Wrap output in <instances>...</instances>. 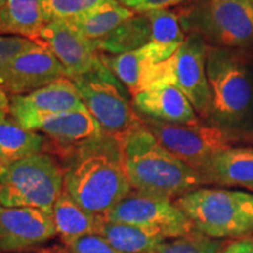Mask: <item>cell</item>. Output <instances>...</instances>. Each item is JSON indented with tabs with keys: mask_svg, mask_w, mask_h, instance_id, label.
<instances>
[{
	"mask_svg": "<svg viewBox=\"0 0 253 253\" xmlns=\"http://www.w3.org/2000/svg\"><path fill=\"white\" fill-rule=\"evenodd\" d=\"M178 18L209 46L253 52L252 0H196Z\"/></svg>",
	"mask_w": 253,
	"mask_h": 253,
	"instance_id": "5",
	"label": "cell"
},
{
	"mask_svg": "<svg viewBox=\"0 0 253 253\" xmlns=\"http://www.w3.org/2000/svg\"><path fill=\"white\" fill-rule=\"evenodd\" d=\"M67 246L71 253H125L114 248L99 235L81 237Z\"/></svg>",
	"mask_w": 253,
	"mask_h": 253,
	"instance_id": "29",
	"label": "cell"
},
{
	"mask_svg": "<svg viewBox=\"0 0 253 253\" xmlns=\"http://www.w3.org/2000/svg\"><path fill=\"white\" fill-rule=\"evenodd\" d=\"M63 190L88 212L106 216L132 190L119 138L102 132L77 145L63 169Z\"/></svg>",
	"mask_w": 253,
	"mask_h": 253,
	"instance_id": "1",
	"label": "cell"
},
{
	"mask_svg": "<svg viewBox=\"0 0 253 253\" xmlns=\"http://www.w3.org/2000/svg\"><path fill=\"white\" fill-rule=\"evenodd\" d=\"M183 1H185V0H182V2H183Z\"/></svg>",
	"mask_w": 253,
	"mask_h": 253,
	"instance_id": "36",
	"label": "cell"
},
{
	"mask_svg": "<svg viewBox=\"0 0 253 253\" xmlns=\"http://www.w3.org/2000/svg\"><path fill=\"white\" fill-rule=\"evenodd\" d=\"M84 108L77 86L65 77L28 94L13 95L9 113L19 125L27 128L43 116Z\"/></svg>",
	"mask_w": 253,
	"mask_h": 253,
	"instance_id": "12",
	"label": "cell"
},
{
	"mask_svg": "<svg viewBox=\"0 0 253 253\" xmlns=\"http://www.w3.org/2000/svg\"><path fill=\"white\" fill-rule=\"evenodd\" d=\"M6 1H7V0H0V7H1V6H2V5H4Z\"/></svg>",
	"mask_w": 253,
	"mask_h": 253,
	"instance_id": "33",
	"label": "cell"
},
{
	"mask_svg": "<svg viewBox=\"0 0 253 253\" xmlns=\"http://www.w3.org/2000/svg\"><path fill=\"white\" fill-rule=\"evenodd\" d=\"M104 219L156 229L167 239L188 235L194 225L170 198L132 189L109 211Z\"/></svg>",
	"mask_w": 253,
	"mask_h": 253,
	"instance_id": "10",
	"label": "cell"
},
{
	"mask_svg": "<svg viewBox=\"0 0 253 253\" xmlns=\"http://www.w3.org/2000/svg\"><path fill=\"white\" fill-rule=\"evenodd\" d=\"M134 106L145 118L156 121L171 125H195L198 122L192 104L173 86L142 91L134 96Z\"/></svg>",
	"mask_w": 253,
	"mask_h": 253,
	"instance_id": "16",
	"label": "cell"
},
{
	"mask_svg": "<svg viewBox=\"0 0 253 253\" xmlns=\"http://www.w3.org/2000/svg\"><path fill=\"white\" fill-rule=\"evenodd\" d=\"M0 167H1V161H0Z\"/></svg>",
	"mask_w": 253,
	"mask_h": 253,
	"instance_id": "34",
	"label": "cell"
},
{
	"mask_svg": "<svg viewBox=\"0 0 253 253\" xmlns=\"http://www.w3.org/2000/svg\"><path fill=\"white\" fill-rule=\"evenodd\" d=\"M150 23L147 15H134L106 37L94 41L97 50L119 55L134 52L149 42Z\"/></svg>",
	"mask_w": 253,
	"mask_h": 253,
	"instance_id": "24",
	"label": "cell"
},
{
	"mask_svg": "<svg viewBox=\"0 0 253 253\" xmlns=\"http://www.w3.org/2000/svg\"><path fill=\"white\" fill-rule=\"evenodd\" d=\"M55 235L50 214L39 209L0 205V252L26 250Z\"/></svg>",
	"mask_w": 253,
	"mask_h": 253,
	"instance_id": "14",
	"label": "cell"
},
{
	"mask_svg": "<svg viewBox=\"0 0 253 253\" xmlns=\"http://www.w3.org/2000/svg\"><path fill=\"white\" fill-rule=\"evenodd\" d=\"M198 173L204 184L239 186L253 191V148L232 147L220 151Z\"/></svg>",
	"mask_w": 253,
	"mask_h": 253,
	"instance_id": "15",
	"label": "cell"
},
{
	"mask_svg": "<svg viewBox=\"0 0 253 253\" xmlns=\"http://www.w3.org/2000/svg\"><path fill=\"white\" fill-rule=\"evenodd\" d=\"M176 204L196 230L211 238L253 232V195L249 192L198 188L177 198Z\"/></svg>",
	"mask_w": 253,
	"mask_h": 253,
	"instance_id": "4",
	"label": "cell"
},
{
	"mask_svg": "<svg viewBox=\"0 0 253 253\" xmlns=\"http://www.w3.org/2000/svg\"><path fill=\"white\" fill-rule=\"evenodd\" d=\"M220 253H253V239H240L231 243Z\"/></svg>",
	"mask_w": 253,
	"mask_h": 253,
	"instance_id": "31",
	"label": "cell"
},
{
	"mask_svg": "<svg viewBox=\"0 0 253 253\" xmlns=\"http://www.w3.org/2000/svg\"><path fill=\"white\" fill-rule=\"evenodd\" d=\"M72 81L103 134L120 140L143 125L132 110L125 86L102 60L93 71Z\"/></svg>",
	"mask_w": 253,
	"mask_h": 253,
	"instance_id": "8",
	"label": "cell"
},
{
	"mask_svg": "<svg viewBox=\"0 0 253 253\" xmlns=\"http://www.w3.org/2000/svg\"><path fill=\"white\" fill-rule=\"evenodd\" d=\"M252 4H253V0H252Z\"/></svg>",
	"mask_w": 253,
	"mask_h": 253,
	"instance_id": "37",
	"label": "cell"
},
{
	"mask_svg": "<svg viewBox=\"0 0 253 253\" xmlns=\"http://www.w3.org/2000/svg\"><path fill=\"white\" fill-rule=\"evenodd\" d=\"M134 17V12L120 4L118 0L91 9L67 23L81 36L91 41L106 37L126 20Z\"/></svg>",
	"mask_w": 253,
	"mask_h": 253,
	"instance_id": "22",
	"label": "cell"
},
{
	"mask_svg": "<svg viewBox=\"0 0 253 253\" xmlns=\"http://www.w3.org/2000/svg\"><path fill=\"white\" fill-rule=\"evenodd\" d=\"M208 47L201 36L189 33L175 54L148 68L142 91L163 86L176 87L196 112L205 118L211 100L207 75Z\"/></svg>",
	"mask_w": 253,
	"mask_h": 253,
	"instance_id": "7",
	"label": "cell"
},
{
	"mask_svg": "<svg viewBox=\"0 0 253 253\" xmlns=\"http://www.w3.org/2000/svg\"><path fill=\"white\" fill-rule=\"evenodd\" d=\"M143 14L150 23V39L143 47L144 52L154 63L166 61L175 54L186 38L178 15L167 8Z\"/></svg>",
	"mask_w": 253,
	"mask_h": 253,
	"instance_id": "18",
	"label": "cell"
},
{
	"mask_svg": "<svg viewBox=\"0 0 253 253\" xmlns=\"http://www.w3.org/2000/svg\"><path fill=\"white\" fill-rule=\"evenodd\" d=\"M210 87L208 123L242 141L253 137V56L244 50L208 47Z\"/></svg>",
	"mask_w": 253,
	"mask_h": 253,
	"instance_id": "2",
	"label": "cell"
},
{
	"mask_svg": "<svg viewBox=\"0 0 253 253\" xmlns=\"http://www.w3.org/2000/svg\"><path fill=\"white\" fill-rule=\"evenodd\" d=\"M224 248L223 242L195 229L185 236L166 239L149 253H220Z\"/></svg>",
	"mask_w": 253,
	"mask_h": 253,
	"instance_id": "26",
	"label": "cell"
},
{
	"mask_svg": "<svg viewBox=\"0 0 253 253\" xmlns=\"http://www.w3.org/2000/svg\"><path fill=\"white\" fill-rule=\"evenodd\" d=\"M120 4L132 12L148 13V12L163 9L169 6L181 4L182 0H118Z\"/></svg>",
	"mask_w": 253,
	"mask_h": 253,
	"instance_id": "30",
	"label": "cell"
},
{
	"mask_svg": "<svg viewBox=\"0 0 253 253\" xmlns=\"http://www.w3.org/2000/svg\"><path fill=\"white\" fill-rule=\"evenodd\" d=\"M142 122L158 143L197 172L214 155L242 141L209 123L171 125L149 118L142 120Z\"/></svg>",
	"mask_w": 253,
	"mask_h": 253,
	"instance_id": "9",
	"label": "cell"
},
{
	"mask_svg": "<svg viewBox=\"0 0 253 253\" xmlns=\"http://www.w3.org/2000/svg\"><path fill=\"white\" fill-rule=\"evenodd\" d=\"M9 108H11V99L6 94V90L0 87V120L7 118Z\"/></svg>",
	"mask_w": 253,
	"mask_h": 253,
	"instance_id": "32",
	"label": "cell"
},
{
	"mask_svg": "<svg viewBox=\"0 0 253 253\" xmlns=\"http://www.w3.org/2000/svg\"><path fill=\"white\" fill-rule=\"evenodd\" d=\"M27 129L45 132L62 145H79L102 134L100 125L87 108L43 116L32 122Z\"/></svg>",
	"mask_w": 253,
	"mask_h": 253,
	"instance_id": "17",
	"label": "cell"
},
{
	"mask_svg": "<svg viewBox=\"0 0 253 253\" xmlns=\"http://www.w3.org/2000/svg\"><path fill=\"white\" fill-rule=\"evenodd\" d=\"M131 188L167 198L181 197L204 182L196 170L163 148L144 125L120 138Z\"/></svg>",
	"mask_w": 253,
	"mask_h": 253,
	"instance_id": "3",
	"label": "cell"
},
{
	"mask_svg": "<svg viewBox=\"0 0 253 253\" xmlns=\"http://www.w3.org/2000/svg\"><path fill=\"white\" fill-rule=\"evenodd\" d=\"M45 140L37 131L23 126L13 119L0 120V161L13 162L41 154Z\"/></svg>",
	"mask_w": 253,
	"mask_h": 253,
	"instance_id": "23",
	"label": "cell"
},
{
	"mask_svg": "<svg viewBox=\"0 0 253 253\" xmlns=\"http://www.w3.org/2000/svg\"><path fill=\"white\" fill-rule=\"evenodd\" d=\"M101 60L123 86L128 88L132 96L142 91L148 68L154 63L144 52L143 47L125 54L101 55Z\"/></svg>",
	"mask_w": 253,
	"mask_h": 253,
	"instance_id": "25",
	"label": "cell"
},
{
	"mask_svg": "<svg viewBox=\"0 0 253 253\" xmlns=\"http://www.w3.org/2000/svg\"><path fill=\"white\" fill-rule=\"evenodd\" d=\"M34 45H37V42L27 38L0 36V74L19 54Z\"/></svg>",
	"mask_w": 253,
	"mask_h": 253,
	"instance_id": "28",
	"label": "cell"
},
{
	"mask_svg": "<svg viewBox=\"0 0 253 253\" xmlns=\"http://www.w3.org/2000/svg\"><path fill=\"white\" fill-rule=\"evenodd\" d=\"M34 42L55 56L71 80L93 71L101 61L94 41L81 36L67 21L54 20L45 24Z\"/></svg>",
	"mask_w": 253,
	"mask_h": 253,
	"instance_id": "11",
	"label": "cell"
},
{
	"mask_svg": "<svg viewBox=\"0 0 253 253\" xmlns=\"http://www.w3.org/2000/svg\"><path fill=\"white\" fill-rule=\"evenodd\" d=\"M56 235L66 245L88 235H97L103 217L88 212L63 190L53 207Z\"/></svg>",
	"mask_w": 253,
	"mask_h": 253,
	"instance_id": "19",
	"label": "cell"
},
{
	"mask_svg": "<svg viewBox=\"0 0 253 253\" xmlns=\"http://www.w3.org/2000/svg\"><path fill=\"white\" fill-rule=\"evenodd\" d=\"M63 191V169L48 154H37L0 167V205L39 209L52 216Z\"/></svg>",
	"mask_w": 253,
	"mask_h": 253,
	"instance_id": "6",
	"label": "cell"
},
{
	"mask_svg": "<svg viewBox=\"0 0 253 253\" xmlns=\"http://www.w3.org/2000/svg\"><path fill=\"white\" fill-rule=\"evenodd\" d=\"M115 0H42L46 21H67ZM46 23V24H47Z\"/></svg>",
	"mask_w": 253,
	"mask_h": 253,
	"instance_id": "27",
	"label": "cell"
},
{
	"mask_svg": "<svg viewBox=\"0 0 253 253\" xmlns=\"http://www.w3.org/2000/svg\"><path fill=\"white\" fill-rule=\"evenodd\" d=\"M61 63L39 43L24 50L0 74V87L14 95H24L65 78Z\"/></svg>",
	"mask_w": 253,
	"mask_h": 253,
	"instance_id": "13",
	"label": "cell"
},
{
	"mask_svg": "<svg viewBox=\"0 0 253 253\" xmlns=\"http://www.w3.org/2000/svg\"><path fill=\"white\" fill-rule=\"evenodd\" d=\"M251 142H253V137H252V140H251Z\"/></svg>",
	"mask_w": 253,
	"mask_h": 253,
	"instance_id": "35",
	"label": "cell"
},
{
	"mask_svg": "<svg viewBox=\"0 0 253 253\" xmlns=\"http://www.w3.org/2000/svg\"><path fill=\"white\" fill-rule=\"evenodd\" d=\"M97 235L125 253H149L166 240L161 231L104 219Z\"/></svg>",
	"mask_w": 253,
	"mask_h": 253,
	"instance_id": "21",
	"label": "cell"
},
{
	"mask_svg": "<svg viewBox=\"0 0 253 253\" xmlns=\"http://www.w3.org/2000/svg\"><path fill=\"white\" fill-rule=\"evenodd\" d=\"M46 23L42 0H7L0 7V34L34 41Z\"/></svg>",
	"mask_w": 253,
	"mask_h": 253,
	"instance_id": "20",
	"label": "cell"
}]
</instances>
